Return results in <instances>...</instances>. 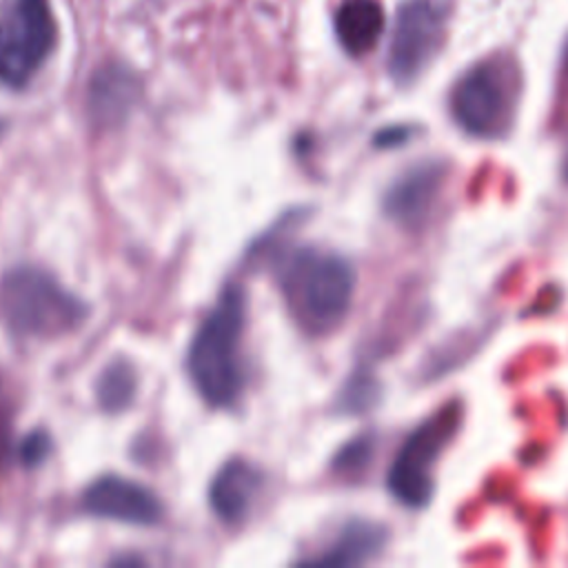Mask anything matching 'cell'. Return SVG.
<instances>
[{"label":"cell","instance_id":"obj_1","mask_svg":"<svg viewBox=\"0 0 568 568\" xmlns=\"http://www.w3.org/2000/svg\"><path fill=\"white\" fill-rule=\"evenodd\" d=\"M244 324V297L235 286L226 288L215 308L197 328L186 368L193 386L211 406H229L242 388L237 346Z\"/></svg>","mask_w":568,"mask_h":568},{"label":"cell","instance_id":"obj_2","mask_svg":"<svg viewBox=\"0 0 568 568\" xmlns=\"http://www.w3.org/2000/svg\"><path fill=\"white\" fill-rule=\"evenodd\" d=\"M284 293L297 322L313 333L335 328L348 313L355 271L337 253L304 248L293 255L284 273Z\"/></svg>","mask_w":568,"mask_h":568},{"label":"cell","instance_id":"obj_3","mask_svg":"<svg viewBox=\"0 0 568 568\" xmlns=\"http://www.w3.org/2000/svg\"><path fill=\"white\" fill-rule=\"evenodd\" d=\"M84 313V304L40 268L18 266L0 282V315L16 335L55 337L73 331Z\"/></svg>","mask_w":568,"mask_h":568},{"label":"cell","instance_id":"obj_4","mask_svg":"<svg viewBox=\"0 0 568 568\" xmlns=\"http://www.w3.org/2000/svg\"><path fill=\"white\" fill-rule=\"evenodd\" d=\"M519 75L508 58H488L470 67L450 93V111L457 124L484 140L501 138L515 118Z\"/></svg>","mask_w":568,"mask_h":568},{"label":"cell","instance_id":"obj_5","mask_svg":"<svg viewBox=\"0 0 568 568\" xmlns=\"http://www.w3.org/2000/svg\"><path fill=\"white\" fill-rule=\"evenodd\" d=\"M58 40L49 0H11L0 9V82L20 89L44 64Z\"/></svg>","mask_w":568,"mask_h":568},{"label":"cell","instance_id":"obj_6","mask_svg":"<svg viewBox=\"0 0 568 568\" xmlns=\"http://www.w3.org/2000/svg\"><path fill=\"white\" fill-rule=\"evenodd\" d=\"M457 422L459 408L455 404L442 406V410L430 415L406 437L388 470V490L397 501L410 508H422L430 501L435 490L433 470Z\"/></svg>","mask_w":568,"mask_h":568},{"label":"cell","instance_id":"obj_7","mask_svg":"<svg viewBox=\"0 0 568 568\" xmlns=\"http://www.w3.org/2000/svg\"><path fill=\"white\" fill-rule=\"evenodd\" d=\"M446 11L437 0H408L399 7L390 47L388 73L397 84L415 82L444 44Z\"/></svg>","mask_w":568,"mask_h":568},{"label":"cell","instance_id":"obj_8","mask_svg":"<svg viewBox=\"0 0 568 568\" xmlns=\"http://www.w3.org/2000/svg\"><path fill=\"white\" fill-rule=\"evenodd\" d=\"M82 506L95 517L138 526H151L162 517V506L149 488L118 475L95 479L84 490Z\"/></svg>","mask_w":568,"mask_h":568},{"label":"cell","instance_id":"obj_9","mask_svg":"<svg viewBox=\"0 0 568 568\" xmlns=\"http://www.w3.org/2000/svg\"><path fill=\"white\" fill-rule=\"evenodd\" d=\"M444 182V166L439 162H424L410 166L386 191L384 211L390 220L404 226H417L430 213Z\"/></svg>","mask_w":568,"mask_h":568},{"label":"cell","instance_id":"obj_10","mask_svg":"<svg viewBox=\"0 0 568 568\" xmlns=\"http://www.w3.org/2000/svg\"><path fill=\"white\" fill-rule=\"evenodd\" d=\"M257 484V470L248 462L233 459L224 464L209 488L211 508L226 524L240 521L253 504Z\"/></svg>","mask_w":568,"mask_h":568},{"label":"cell","instance_id":"obj_11","mask_svg":"<svg viewBox=\"0 0 568 568\" xmlns=\"http://www.w3.org/2000/svg\"><path fill=\"white\" fill-rule=\"evenodd\" d=\"M335 36L346 53H368L384 31V9L379 0H342L335 18Z\"/></svg>","mask_w":568,"mask_h":568},{"label":"cell","instance_id":"obj_12","mask_svg":"<svg viewBox=\"0 0 568 568\" xmlns=\"http://www.w3.org/2000/svg\"><path fill=\"white\" fill-rule=\"evenodd\" d=\"M138 93L135 78L120 64H106L95 71L89 89V109L95 122L113 124L122 120Z\"/></svg>","mask_w":568,"mask_h":568},{"label":"cell","instance_id":"obj_13","mask_svg":"<svg viewBox=\"0 0 568 568\" xmlns=\"http://www.w3.org/2000/svg\"><path fill=\"white\" fill-rule=\"evenodd\" d=\"M386 541V530L379 524L355 519L337 537V541L322 555L311 559L313 564L328 566H355L368 561L375 552L382 550Z\"/></svg>","mask_w":568,"mask_h":568},{"label":"cell","instance_id":"obj_14","mask_svg":"<svg viewBox=\"0 0 568 568\" xmlns=\"http://www.w3.org/2000/svg\"><path fill=\"white\" fill-rule=\"evenodd\" d=\"M133 390H135V375L126 362L118 359L102 371L98 382V399L102 408L106 410L126 408L133 399Z\"/></svg>","mask_w":568,"mask_h":568},{"label":"cell","instance_id":"obj_15","mask_svg":"<svg viewBox=\"0 0 568 568\" xmlns=\"http://www.w3.org/2000/svg\"><path fill=\"white\" fill-rule=\"evenodd\" d=\"M47 453H49V439H47V435L40 433V430L31 433V435L22 442V446H20V457H22V462H24L27 466L40 464V462L47 457Z\"/></svg>","mask_w":568,"mask_h":568}]
</instances>
